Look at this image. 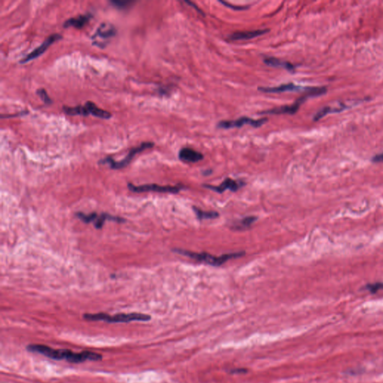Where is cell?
<instances>
[{
    "label": "cell",
    "mask_w": 383,
    "mask_h": 383,
    "mask_svg": "<svg viewBox=\"0 0 383 383\" xmlns=\"http://www.w3.org/2000/svg\"><path fill=\"white\" fill-rule=\"evenodd\" d=\"M27 350L30 352H38L55 360L65 359L73 363H79L88 360L100 361L103 358L102 355L95 352L85 351L80 353H75L68 350H56L43 344H30L27 346Z\"/></svg>",
    "instance_id": "obj_1"
},
{
    "label": "cell",
    "mask_w": 383,
    "mask_h": 383,
    "mask_svg": "<svg viewBox=\"0 0 383 383\" xmlns=\"http://www.w3.org/2000/svg\"><path fill=\"white\" fill-rule=\"evenodd\" d=\"M174 252H178L180 255L184 256L189 257L193 258L197 261L202 262L212 266H219L226 263L228 260L234 258H240L244 256L245 252H234V253L225 254L222 256L216 257L207 253H198V252H190V251L184 250V249H174Z\"/></svg>",
    "instance_id": "obj_2"
},
{
    "label": "cell",
    "mask_w": 383,
    "mask_h": 383,
    "mask_svg": "<svg viewBox=\"0 0 383 383\" xmlns=\"http://www.w3.org/2000/svg\"><path fill=\"white\" fill-rule=\"evenodd\" d=\"M83 318L91 321H102L108 322H129L132 321H148L152 319L151 316L141 313H130V314H119L115 316L99 313V314H86Z\"/></svg>",
    "instance_id": "obj_3"
},
{
    "label": "cell",
    "mask_w": 383,
    "mask_h": 383,
    "mask_svg": "<svg viewBox=\"0 0 383 383\" xmlns=\"http://www.w3.org/2000/svg\"><path fill=\"white\" fill-rule=\"evenodd\" d=\"M116 29L113 25L107 23H101L92 36L93 45L99 47H105L107 41L113 38L116 35Z\"/></svg>",
    "instance_id": "obj_4"
},
{
    "label": "cell",
    "mask_w": 383,
    "mask_h": 383,
    "mask_svg": "<svg viewBox=\"0 0 383 383\" xmlns=\"http://www.w3.org/2000/svg\"><path fill=\"white\" fill-rule=\"evenodd\" d=\"M153 146V143H152V142H144V143L141 144L139 146L133 148V149L130 151V153L127 154V156H126L123 160H122V161L115 162L112 160V158H106L104 160H101V163H102V164L108 163V164L110 165L111 168L114 169H123L126 167V166L132 161L133 157H134L137 153L143 152V151L148 149V148H152Z\"/></svg>",
    "instance_id": "obj_5"
},
{
    "label": "cell",
    "mask_w": 383,
    "mask_h": 383,
    "mask_svg": "<svg viewBox=\"0 0 383 383\" xmlns=\"http://www.w3.org/2000/svg\"><path fill=\"white\" fill-rule=\"evenodd\" d=\"M77 216L79 219L84 222L85 223H90V222H94V226L96 229H100L104 226V222L106 220H112L118 222H125L124 219L122 218L115 217L109 214H102L101 215H97L95 213L90 214H84L82 213H77Z\"/></svg>",
    "instance_id": "obj_6"
},
{
    "label": "cell",
    "mask_w": 383,
    "mask_h": 383,
    "mask_svg": "<svg viewBox=\"0 0 383 383\" xmlns=\"http://www.w3.org/2000/svg\"><path fill=\"white\" fill-rule=\"evenodd\" d=\"M267 122V119H258L254 120L248 117H242L236 121H222L218 123L217 127L222 129H231L241 127L245 124H249L254 127H260Z\"/></svg>",
    "instance_id": "obj_7"
},
{
    "label": "cell",
    "mask_w": 383,
    "mask_h": 383,
    "mask_svg": "<svg viewBox=\"0 0 383 383\" xmlns=\"http://www.w3.org/2000/svg\"><path fill=\"white\" fill-rule=\"evenodd\" d=\"M129 189L134 193H144V192H156V193H177L181 189L179 186H160L157 184H146L141 186H134L129 184Z\"/></svg>",
    "instance_id": "obj_8"
},
{
    "label": "cell",
    "mask_w": 383,
    "mask_h": 383,
    "mask_svg": "<svg viewBox=\"0 0 383 383\" xmlns=\"http://www.w3.org/2000/svg\"><path fill=\"white\" fill-rule=\"evenodd\" d=\"M61 35H60V34H53V35H50L49 38H46V39L44 41L43 43L41 44L36 49H34L30 54L27 55L26 57L22 59L20 63L24 64V63L28 62V61H31V60H35L36 58L39 57L41 55L43 54V53L46 51V49H48V47H49L52 44L54 43L55 41H58V40L61 39Z\"/></svg>",
    "instance_id": "obj_9"
},
{
    "label": "cell",
    "mask_w": 383,
    "mask_h": 383,
    "mask_svg": "<svg viewBox=\"0 0 383 383\" xmlns=\"http://www.w3.org/2000/svg\"><path fill=\"white\" fill-rule=\"evenodd\" d=\"M311 88H304L302 86H296L293 83L280 85L275 87H260L258 90L262 92L278 94V93L288 92H300V91H309Z\"/></svg>",
    "instance_id": "obj_10"
},
{
    "label": "cell",
    "mask_w": 383,
    "mask_h": 383,
    "mask_svg": "<svg viewBox=\"0 0 383 383\" xmlns=\"http://www.w3.org/2000/svg\"><path fill=\"white\" fill-rule=\"evenodd\" d=\"M311 97L309 94L302 98L299 99L297 101L292 104V105L285 106V107H279L276 109H270V110L264 111L261 112L262 114H268V115H281V114H288V115H294L299 107L306 101L307 97Z\"/></svg>",
    "instance_id": "obj_11"
},
{
    "label": "cell",
    "mask_w": 383,
    "mask_h": 383,
    "mask_svg": "<svg viewBox=\"0 0 383 383\" xmlns=\"http://www.w3.org/2000/svg\"><path fill=\"white\" fill-rule=\"evenodd\" d=\"M243 185H244V184L242 182H238V181H234L231 178H226L219 186H211V185H204V186L215 191L217 193H222L225 191L227 190V189H230L233 192H235V191L238 190Z\"/></svg>",
    "instance_id": "obj_12"
},
{
    "label": "cell",
    "mask_w": 383,
    "mask_h": 383,
    "mask_svg": "<svg viewBox=\"0 0 383 383\" xmlns=\"http://www.w3.org/2000/svg\"><path fill=\"white\" fill-rule=\"evenodd\" d=\"M269 30H258L254 31H236L229 35V39L231 41H244V40L252 39L256 37L264 35L268 32Z\"/></svg>",
    "instance_id": "obj_13"
},
{
    "label": "cell",
    "mask_w": 383,
    "mask_h": 383,
    "mask_svg": "<svg viewBox=\"0 0 383 383\" xmlns=\"http://www.w3.org/2000/svg\"><path fill=\"white\" fill-rule=\"evenodd\" d=\"M179 158L180 160L186 163H197L203 160L204 156L202 153L192 148H184L180 151Z\"/></svg>",
    "instance_id": "obj_14"
},
{
    "label": "cell",
    "mask_w": 383,
    "mask_h": 383,
    "mask_svg": "<svg viewBox=\"0 0 383 383\" xmlns=\"http://www.w3.org/2000/svg\"><path fill=\"white\" fill-rule=\"evenodd\" d=\"M90 19V15H80L77 17H73L64 23V27H72L76 29H82L89 23Z\"/></svg>",
    "instance_id": "obj_15"
},
{
    "label": "cell",
    "mask_w": 383,
    "mask_h": 383,
    "mask_svg": "<svg viewBox=\"0 0 383 383\" xmlns=\"http://www.w3.org/2000/svg\"><path fill=\"white\" fill-rule=\"evenodd\" d=\"M347 106L344 105V104H340L338 106H335V107H324L321 110L318 111L315 115L314 116V121L317 122L319 121L322 118L325 117L326 115L329 113H333V112H339L347 109Z\"/></svg>",
    "instance_id": "obj_16"
},
{
    "label": "cell",
    "mask_w": 383,
    "mask_h": 383,
    "mask_svg": "<svg viewBox=\"0 0 383 383\" xmlns=\"http://www.w3.org/2000/svg\"><path fill=\"white\" fill-rule=\"evenodd\" d=\"M263 61H264L265 64L270 66V67L285 68V69L290 71H294V66L293 64L288 62V61H281V60H278V59H276L274 57L265 58Z\"/></svg>",
    "instance_id": "obj_17"
},
{
    "label": "cell",
    "mask_w": 383,
    "mask_h": 383,
    "mask_svg": "<svg viewBox=\"0 0 383 383\" xmlns=\"http://www.w3.org/2000/svg\"><path fill=\"white\" fill-rule=\"evenodd\" d=\"M85 106L89 111V115H94L100 119H108L111 118V114L109 112L100 109L94 103L87 102Z\"/></svg>",
    "instance_id": "obj_18"
},
{
    "label": "cell",
    "mask_w": 383,
    "mask_h": 383,
    "mask_svg": "<svg viewBox=\"0 0 383 383\" xmlns=\"http://www.w3.org/2000/svg\"><path fill=\"white\" fill-rule=\"evenodd\" d=\"M63 110L67 115H82L87 116L89 115V111L86 106H78L75 107H64Z\"/></svg>",
    "instance_id": "obj_19"
},
{
    "label": "cell",
    "mask_w": 383,
    "mask_h": 383,
    "mask_svg": "<svg viewBox=\"0 0 383 383\" xmlns=\"http://www.w3.org/2000/svg\"><path fill=\"white\" fill-rule=\"evenodd\" d=\"M193 210H194L197 217L200 219H215L219 215V214L215 211H204L196 207H193Z\"/></svg>",
    "instance_id": "obj_20"
},
{
    "label": "cell",
    "mask_w": 383,
    "mask_h": 383,
    "mask_svg": "<svg viewBox=\"0 0 383 383\" xmlns=\"http://www.w3.org/2000/svg\"><path fill=\"white\" fill-rule=\"evenodd\" d=\"M256 220L257 217H255V216H248V217L244 218L236 225V229L242 230V229L250 227Z\"/></svg>",
    "instance_id": "obj_21"
},
{
    "label": "cell",
    "mask_w": 383,
    "mask_h": 383,
    "mask_svg": "<svg viewBox=\"0 0 383 383\" xmlns=\"http://www.w3.org/2000/svg\"><path fill=\"white\" fill-rule=\"evenodd\" d=\"M37 94L39 96L40 98L42 100V101H43L45 104H52L51 99L49 98L47 93L46 92V91H45V89H39V90L37 92Z\"/></svg>",
    "instance_id": "obj_22"
},
{
    "label": "cell",
    "mask_w": 383,
    "mask_h": 383,
    "mask_svg": "<svg viewBox=\"0 0 383 383\" xmlns=\"http://www.w3.org/2000/svg\"><path fill=\"white\" fill-rule=\"evenodd\" d=\"M365 288L368 291H370L371 293H376L380 290L383 289V282L375 283V284H369L368 285L365 287Z\"/></svg>",
    "instance_id": "obj_23"
},
{
    "label": "cell",
    "mask_w": 383,
    "mask_h": 383,
    "mask_svg": "<svg viewBox=\"0 0 383 383\" xmlns=\"http://www.w3.org/2000/svg\"><path fill=\"white\" fill-rule=\"evenodd\" d=\"M222 5H225V6L227 7V8H230V9H233L234 11H242V10H246L248 9V6H238V5H232V4L229 3L227 2H222V1H220Z\"/></svg>",
    "instance_id": "obj_24"
},
{
    "label": "cell",
    "mask_w": 383,
    "mask_h": 383,
    "mask_svg": "<svg viewBox=\"0 0 383 383\" xmlns=\"http://www.w3.org/2000/svg\"><path fill=\"white\" fill-rule=\"evenodd\" d=\"M112 3L119 8H125L127 5L131 3V2H124V1H115V2H112Z\"/></svg>",
    "instance_id": "obj_25"
},
{
    "label": "cell",
    "mask_w": 383,
    "mask_h": 383,
    "mask_svg": "<svg viewBox=\"0 0 383 383\" xmlns=\"http://www.w3.org/2000/svg\"><path fill=\"white\" fill-rule=\"evenodd\" d=\"M373 160L374 163H380V162L383 161V153H380V154L376 155L373 158Z\"/></svg>",
    "instance_id": "obj_26"
},
{
    "label": "cell",
    "mask_w": 383,
    "mask_h": 383,
    "mask_svg": "<svg viewBox=\"0 0 383 383\" xmlns=\"http://www.w3.org/2000/svg\"><path fill=\"white\" fill-rule=\"evenodd\" d=\"M231 373H247V370L245 369H234V370H230Z\"/></svg>",
    "instance_id": "obj_27"
},
{
    "label": "cell",
    "mask_w": 383,
    "mask_h": 383,
    "mask_svg": "<svg viewBox=\"0 0 383 383\" xmlns=\"http://www.w3.org/2000/svg\"><path fill=\"white\" fill-rule=\"evenodd\" d=\"M186 3L188 4V5H192V6H193V8H196V10L199 11V13H202V12H201V11L200 10V9H199V8H198L197 7H196L197 6V5H195V4L193 3V2H187V1H186Z\"/></svg>",
    "instance_id": "obj_28"
}]
</instances>
